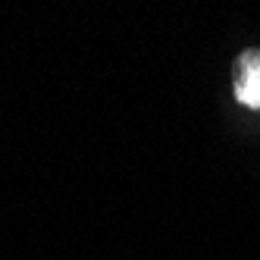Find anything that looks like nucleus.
Here are the masks:
<instances>
[{
    "label": "nucleus",
    "instance_id": "nucleus-1",
    "mask_svg": "<svg viewBox=\"0 0 260 260\" xmlns=\"http://www.w3.org/2000/svg\"><path fill=\"white\" fill-rule=\"evenodd\" d=\"M235 101H238L241 107L260 110V50H245V53L238 57Z\"/></svg>",
    "mask_w": 260,
    "mask_h": 260
}]
</instances>
